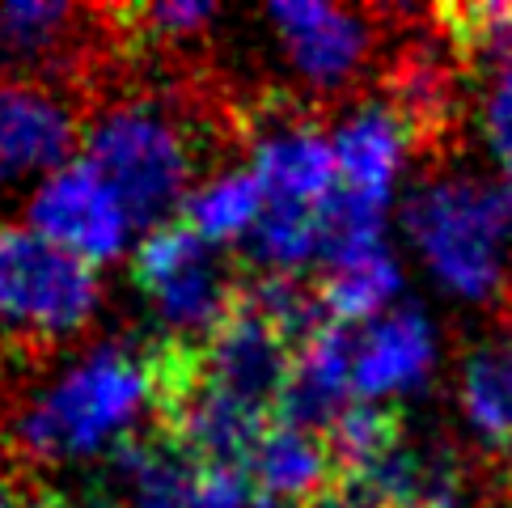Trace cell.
<instances>
[{"label":"cell","mask_w":512,"mask_h":508,"mask_svg":"<svg viewBox=\"0 0 512 508\" xmlns=\"http://www.w3.org/2000/svg\"><path fill=\"white\" fill-rule=\"evenodd\" d=\"M85 166L123 204L132 229L153 233L187 204L199 166L195 136L170 102H115L85 127Z\"/></svg>","instance_id":"obj_1"},{"label":"cell","mask_w":512,"mask_h":508,"mask_svg":"<svg viewBox=\"0 0 512 508\" xmlns=\"http://www.w3.org/2000/svg\"><path fill=\"white\" fill-rule=\"evenodd\" d=\"M140 407H149V377L140 352L98 348L77 360L56 386L22 407L13 437L34 458H89L123 441Z\"/></svg>","instance_id":"obj_2"},{"label":"cell","mask_w":512,"mask_h":508,"mask_svg":"<svg viewBox=\"0 0 512 508\" xmlns=\"http://www.w3.org/2000/svg\"><path fill=\"white\" fill-rule=\"evenodd\" d=\"M98 276L30 225H0V326L34 339L72 335L94 318Z\"/></svg>","instance_id":"obj_3"},{"label":"cell","mask_w":512,"mask_h":508,"mask_svg":"<svg viewBox=\"0 0 512 508\" xmlns=\"http://www.w3.org/2000/svg\"><path fill=\"white\" fill-rule=\"evenodd\" d=\"M132 284L166 318L170 335L204 339L237 301L242 276L182 221H166L144 233L132 259Z\"/></svg>","instance_id":"obj_4"},{"label":"cell","mask_w":512,"mask_h":508,"mask_svg":"<svg viewBox=\"0 0 512 508\" xmlns=\"http://www.w3.org/2000/svg\"><path fill=\"white\" fill-rule=\"evenodd\" d=\"M407 225L424 259L453 293L487 301L504 293V233L491 208V187L432 183L411 199Z\"/></svg>","instance_id":"obj_5"},{"label":"cell","mask_w":512,"mask_h":508,"mask_svg":"<svg viewBox=\"0 0 512 508\" xmlns=\"http://www.w3.org/2000/svg\"><path fill=\"white\" fill-rule=\"evenodd\" d=\"M242 136H250L254 149L250 174L259 178L263 195L276 204L318 208L339 187L331 140H322L318 127L297 111V102H250L242 115Z\"/></svg>","instance_id":"obj_6"},{"label":"cell","mask_w":512,"mask_h":508,"mask_svg":"<svg viewBox=\"0 0 512 508\" xmlns=\"http://www.w3.org/2000/svg\"><path fill=\"white\" fill-rule=\"evenodd\" d=\"M199 348H204V373L216 390L276 424V407L297 348L242 297V288L229 314L199 339Z\"/></svg>","instance_id":"obj_7"},{"label":"cell","mask_w":512,"mask_h":508,"mask_svg":"<svg viewBox=\"0 0 512 508\" xmlns=\"http://www.w3.org/2000/svg\"><path fill=\"white\" fill-rule=\"evenodd\" d=\"M26 221L39 238L60 246L72 259H81L85 267L119 259L127 233H132L123 204L85 161H68L64 170H56L34 191Z\"/></svg>","instance_id":"obj_8"},{"label":"cell","mask_w":512,"mask_h":508,"mask_svg":"<svg viewBox=\"0 0 512 508\" xmlns=\"http://www.w3.org/2000/svg\"><path fill=\"white\" fill-rule=\"evenodd\" d=\"M123 475L136 479L140 508H246L254 500L242 470L204 466L153 437H123L115 449Z\"/></svg>","instance_id":"obj_9"},{"label":"cell","mask_w":512,"mask_h":508,"mask_svg":"<svg viewBox=\"0 0 512 508\" xmlns=\"http://www.w3.org/2000/svg\"><path fill=\"white\" fill-rule=\"evenodd\" d=\"M77 119L47 89L0 77V187L56 174L77 149Z\"/></svg>","instance_id":"obj_10"},{"label":"cell","mask_w":512,"mask_h":508,"mask_svg":"<svg viewBox=\"0 0 512 508\" xmlns=\"http://www.w3.org/2000/svg\"><path fill=\"white\" fill-rule=\"evenodd\" d=\"M352 356H356L352 326L322 322L292 356V373L280 394L276 424L309 428V432L331 428L339 411L347 407V394H352Z\"/></svg>","instance_id":"obj_11"},{"label":"cell","mask_w":512,"mask_h":508,"mask_svg":"<svg viewBox=\"0 0 512 508\" xmlns=\"http://www.w3.org/2000/svg\"><path fill=\"white\" fill-rule=\"evenodd\" d=\"M246 483L254 504L267 508H305L339 483V466L326 432L271 424L259 449L246 462Z\"/></svg>","instance_id":"obj_12"},{"label":"cell","mask_w":512,"mask_h":508,"mask_svg":"<svg viewBox=\"0 0 512 508\" xmlns=\"http://www.w3.org/2000/svg\"><path fill=\"white\" fill-rule=\"evenodd\" d=\"M271 22L280 30L292 68L322 89H339L369 51V26L347 9L314 5V0L271 5Z\"/></svg>","instance_id":"obj_13"},{"label":"cell","mask_w":512,"mask_h":508,"mask_svg":"<svg viewBox=\"0 0 512 508\" xmlns=\"http://www.w3.org/2000/svg\"><path fill=\"white\" fill-rule=\"evenodd\" d=\"M432 369V331L419 310H394L377 318L356 339L352 356V394L377 403L381 394L411 390Z\"/></svg>","instance_id":"obj_14"},{"label":"cell","mask_w":512,"mask_h":508,"mask_svg":"<svg viewBox=\"0 0 512 508\" xmlns=\"http://www.w3.org/2000/svg\"><path fill=\"white\" fill-rule=\"evenodd\" d=\"M411 144L407 123L394 115V106L386 98L360 102L352 115L335 127V166H339V187L390 199V183L402 166V153Z\"/></svg>","instance_id":"obj_15"},{"label":"cell","mask_w":512,"mask_h":508,"mask_svg":"<svg viewBox=\"0 0 512 508\" xmlns=\"http://www.w3.org/2000/svg\"><path fill=\"white\" fill-rule=\"evenodd\" d=\"M81 13L43 0H13L0 5V77L26 81L30 72H51L72 60Z\"/></svg>","instance_id":"obj_16"},{"label":"cell","mask_w":512,"mask_h":508,"mask_svg":"<svg viewBox=\"0 0 512 508\" xmlns=\"http://www.w3.org/2000/svg\"><path fill=\"white\" fill-rule=\"evenodd\" d=\"M462 403L474 432L504 458H512V335L487 339L466 360Z\"/></svg>","instance_id":"obj_17"},{"label":"cell","mask_w":512,"mask_h":508,"mask_svg":"<svg viewBox=\"0 0 512 508\" xmlns=\"http://www.w3.org/2000/svg\"><path fill=\"white\" fill-rule=\"evenodd\" d=\"M432 17L457 64L474 77H500L512 68V5H436Z\"/></svg>","instance_id":"obj_18"},{"label":"cell","mask_w":512,"mask_h":508,"mask_svg":"<svg viewBox=\"0 0 512 508\" xmlns=\"http://www.w3.org/2000/svg\"><path fill=\"white\" fill-rule=\"evenodd\" d=\"M263 204H267V195L259 187V178L250 170H229L221 178H212L208 187L191 191L178 221L187 229H195L208 246H225V242L254 229Z\"/></svg>","instance_id":"obj_19"},{"label":"cell","mask_w":512,"mask_h":508,"mask_svg":"<svg viewBox=\"0 0 512 508\" xmlns=\"http://www.w3.org/2000/svg\"><path fill=\"white\" fill-rule=\"evenodd\" d=\"M394 115L407 123L411 140H436L449 132L453 123V89L449 72L432 51H411L402 56L398 68L390 72V98Z\"/></svg>","instance_id":"obj_20"},{"label":"cell","mask_w":512,"mask_h":508,"mask_svg":"<svg viewBox=\"0 0 512 508\" xmlns=\"http://www.w3.org/2000/svg\"><path fill=\"white\" fill-rule=\"evenodd\" d=\"M381 216L386 199L335 187L318 204V259L326 267H347L381 254Z\"/></svg>","instance_id":"obj_21"},{"label":"cell","mask_w":512,"mask_h":508,"mask_svg":"<svg viewBox=\"0 0 512 508\" xmlns=\"http://www.w3.org/2000/svg\"><path fill=\"white\" fill-rule=\"evenodd\" d=\"M402 432H407V415L394 403H364V398H356L352 407H343L339 420L326 428L339 479L386 462L390 453L402 449Z\"/></svg>","instance_id":"obj_22"},{"label":"cell","mask_w":512,"mask_h":508,"mask_svg":"<svg viewBox=\"0 0 512 508\" xmlns=\"http://www.w3.org/2000/svg\"><path fill=\"white\" fill-rule=\"evenodd\" d=\"M246 254L250 263H259V271L297 276V267L318 259V208L267 199L246 238Z\"/></svg>","instance_id":"obj_23"},{"label":"cell","mask_w":512,"mask_h":508,"mask_svg":"<svg viewBox=\"0 0 512 508\" xmlns=\"http://www.w3.org/2000/svg\"><path fill=\"white\" fill-rule=\"evenodd\" d=\"M318 305L326 322H339V326H356L364 318H373L381 305H386L398 293V267L386 250L369 254L360 263H347V267H331L326 276L314 284Z\"/></svg>","instance_id":"obj_24"},{"label":"cell","mask_w":512,"mask_h":508,"mask_svg":"<svg viewBox=\"0 0 512 508\" xmlns=\"http://www.w3.org/2000/svg\"><path fill=\"white\" fill-rule=\"evenodd\" d=\"M483 132L496 161L508 170L512 183V68H504L500 77H491L487 98H483Z\"/></svg>","instance_id":"obj_25"},{"label":"cell","mask_w":512,"mask_h":508,"mask_svg":"<svg viewBox=\"0 0 512 508\" xmlns=\"http://www.w3.org/2000/svg\"><path fill=\"white\" fill-rule=\"evenodd\" d=\"M51 496L47 487H17L13 479H0V508H47Z\"/></svg>","instance_id":"obj_26"},{"label":"cell","mask_w":512,"mask_h":508,"mask_svg":"<svg viewBox=\"0 0 512 508\" xmlns=\"http://www.w3.org/2000/svg\"><path fill=\"white\" fill-rule=\"evenodd\" d=\"M415 508H453L449 500H428V504H415Z\"/></svg>","instance_id":"obj_27"},{"label":"cell","mask_w":512,"mask_h":508,"mask_svg":"<svg viewBox=\"0 0 512 508\" xmlns=\"http://www.w3.org/2000/svg\"><path fill=\"white\" fill-rule=\"evenodd\" d=\"M254 508H267V504H254Z\"/></svg>","instance_id":"obj_28"}]
</instances>
